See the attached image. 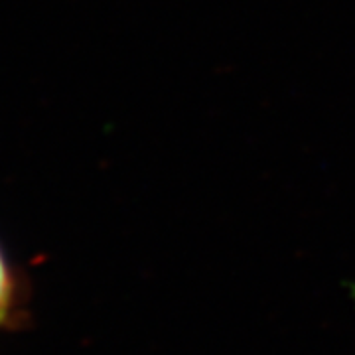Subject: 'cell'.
Segmentation results:
<instances>
[{"label":"cell","instance_id":"obj_1","mask_svg":"<svg viewBox=\"0 0 355 355\" xmlns=\"http://www.w3.org/2000/svg\"><path fill=\"white\" fill-rule=\"evenodd\" d=\"M12 272H10V266L6 263V257L0 251V322L8 312V306L12 300Z\"/></svg>","mask_w":355,"mask_h":355},{"label":"cell","instance_id":"obj_2","mask_svg":"<svg viewBox=\"0 0 355 355\" xmlns=\"http://www.w3.org/2000/svg\"><path fill=\"white\" fill-rule=\"evenodd\" d=\"M345 288L349 291L352 298H354V306H355V282H345Z\"/></svg>","mask_w":355,"mask_h":355}]
</instances>
